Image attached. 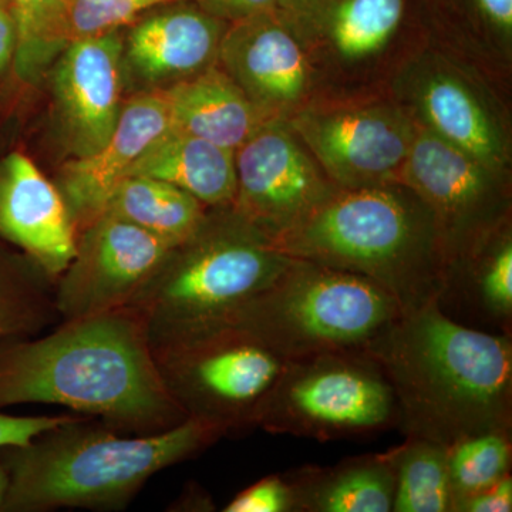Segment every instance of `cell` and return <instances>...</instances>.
<instances>
[{
	"mask_svg": "<svg viewBox=\"0 0 512 512\" xmlns=\"http://www.w3.org/2000/svg\"><path fill=\"white\" fill-rule=\"evenodd\" d=\"M389 93L416 126L491 170L512 175V104L466 67L427 46Z\"/></svg>",
	"mask_w": 512,
	"mask_h": 512,
	"instance_id": "cell-11",
	"label": "cell"
},
{
	"mask_svg": "<svg viewBox=\"0 0 512 512\" xmlns=\"http://www.w3.org/2000/svg\"><path fill=\"white\" fill-rule=\"evenodd\" d=\"M512 511V477L511 474L501 478L473 497L467 498L456 507V512H511Z\"/></svg>",
	"mask_w": 512,
	"mask_h": 512,
	"instance_id": "cell-34",
	"label": "cell"
},
{
	"mask_svg": "<svg viewBox=\"0 0 512 512\" xmlns=\"http://www.w3.org/2000/svg\"><path fill=\"white\" fill-rule=\"evenodd\" d=\"M79 417H15L0 413V450L28 446L36 437Z\"/></svg>",
	"mask_w": 512,
	"mask_h": 512,
	"instance_id": "cell-32",
	"label": "cell"
},
{
	"mask_svg": "<svg viewBox=\"0 0 512 512\" xmlns=\"http://www.w3.org/2000/svg\"><path fill=\"white\" fill-rule=\"evenodd\" d=\"M124 37V70L144 90L167 89L217 63L228 23L195 0L160 6L141 16Z\"/></svg>",
	"mask_w": 512,
	"mask_h": 512,
	"instance_id": "cell-17",
	"label": "cell"
},
{
	"mask_svg": "<svg viewBox=\"0 0 512 512\" xmlns=\"http://www.w3.org/2000/svg\"><path fill=\"white\" fill-rule=\"evenodd\" d=\"M392 384L365 350L295 357L266 403L259 429L329 441L399 427Z\"/></svg>",
	"mask_w": 512,
	"mask_h": 512,
	"instance_id": "cell-9",
	"label": "cell"
},
{
	"mask_svg": "<svg viewBox=\"0 0 512 512\" xmlns=\"http://www.w3.org/2000/svg\"><path fill=\"white\" fill-rule=\"evenodd\" d=\"M225 512H295L293 491L286 476H269L235 495Z\"/></svg>",
	"mask_w": 512,
	"mask_h": 512,
	"instance_id": "cell-31",
	"label": "cell"
},
{
	"mask_svg": "<svg viewBox=\"0 0 512 512\" xmlns=\"http://www.w3.org/2000/svg\"><path fill=\"white\" fill-rule=\"evenodd\" d=\"M387 454L394 473L393 512H454L447 446L406 437Z\"/></svg>",
	"mask_w": 512,
	"mask_h": 512,
	"instance_id": "cell-26",
	"label": "cell"
},
{
	"mask_svg": "<svg viewBox=\"0 0 512 512\" xmlns=\"http://www.w3.org/2000/svg\"><path fill=\"white\" fill-rule=\"evenodd\" d=\"M276 245L291 258L375 282L403 312L439 295V231L429 208L403 183L338 188Z\"/></svg>",
	"mask_w": 512,
	"mask_h": 512,
	"instance_id": "cell-3",
	"label": "cell"
},
{
	"mask_svg": "<svg viewBox=\"0 0 512 512\" xmlns=\"http://www.w3.org/2000/svg\"><path fill=\"white\" fill-rule=\"evenodd\" d=\"M279 10L308 56L315 100L389 93L429 46L416 0H285Z\"/></svg>",
	"mask_w": 512,
	"mask_h": 512,
	"instance_id": "cell-6",
	"label": "cell"
},
{
	"mask_svg": "<svg viewBox=\"0 0 512 512\" xmlns=\"http://www.w3.org/2000/svg\"><path fill=\"white\" fill-rule=\"evenodd\" d=\"M171 130L163 89L143 90L126 101L109 140L96 153L72 158L60 170L62 192L77 231L103 211L131 168Z\"/></svg>",
	"mask_w": 512,
	"mask_h": 512,
	"instance_id": "cell-18",
	"label": "cell"
},
{
	"mask_svg": "<svg viewBox=\"0 0 512 512\" xmlns=\"http://www.w3.org/2000/svg\"><path fill=\"white\" fill-rule=\"evenodd\" d=\"M53 309L56 311L55 299L49 301L45 288L0 266V340L36 332Z\"/></svg>",
	"mask_w": 512,
	"mask_h": 512,
	"instance_id": "cell-30",
	"label": "cell"
},
{
	"mask_svg": "<svg viewBox=\"0 0 512 512\" xmlns=\"http://www.w3.org/2000/svg\"><path fill=\"white\" fill-rule=\"evenodd\" d=\"M151 350L165 387L185 416L214 427L222 437L258 427L288 363L232 323Z\"/></svg>",
	"mask_w": 512,
	"mask_h": 512,
	"instance_id": "cell-8",
	"label": "cell"
},
{
	"mask_svg": "<svg viewBox=\"0 0 512 512\" xmlns=\"http://www.w3.org/2000/svg\"><path fill=\"white\" fill-rule=\"evenodd\" d=\"M286 478L295 512H392L394 473L387 451L332 467L299 468Z\"/></svg>",
	"mask_w": 512,
	"mask_h": 512,
	"instance_id": "cell-23",
	"label": "cell"
},
{
	"mask_svg": "<svg viewBox=\"0 0 512 512\" xmlns=\"http://www.w3.org/2000/svg\"><path fill=\"white\" fill-rule=\"evenodd\" d=\"M28 403L69 407L138 434L188 419L128 308L66 320L46 338L0 340V409Z\"/></svg>",
	"mask_w": 512,
	"mask_h": 512,
	"instance_id": "cell-1",
	"label": "cell"
},
{
	"mask_svg": "<svg viewBox=\"0 0 512 512\" xmlns=\"http://www.w3.org/2000/svg\"><path fill=\"white\" fill-rule=\"evenodd\" d=\"M171 249L133 222L101 212L77 234L76 254L59 276L56 312L73 320L126 308Z\"/></svg>",
	"mask_w": 512,
	"mask_h": 512,
	"instance_id": "cell-14",
	"label": "cell"
},
{
	"mask_svg": "<svg viewBox=\"0 0 512 512\" xmlns=\"http://www.w3.org/2000/svg\"><path fill=\"white\" fill-rule=\"evenodd\" d=\"M64 0H13L16 25L15 70L20 79L33 83L63 52Z\"/></svg>",
	"mask_w": 512,
	"mask_h": 512,
	"instance_id": "cell-28",
	"label": "cell"
},
{
	"mask_svg": "<svg viewBox=\"0 0 512 512\" xmlns=\"http://www.w3.org/2000/svg\"><path fill=\"white\" fill-rule=\"evenodd\" d=\"M285 121L339 188L400 183L417 128L390 93L313 100Z\"/></svg>",
	"mask_w": 512,
	"mask_h": 512,
	"instance_id": "cell-10",
	"label": "cell"
},
{
	"mask_svg": "<svg viewBox=\"0 0 512 512\" xmlns=\"http://www.w3.org/2000/svg\"><path fill=\"white\" fill-rule=\"evenodd\" d=\"M363 350L392 384L404 436L448 447L512 431V336L468 328L430 301L403 312Z\"/></svg>",
	"mask_w": 512,
	"mask_h": 512,
	"instance_id": "cell-2",
	"label": "cell"
},
{
	"mask_svg": "<svg viewBox=\"0 0 512 512\" xmlns=\"http://www.w3.org/2000/svg\"><path fill=\"white\" fill-rule=\"evenodd\" d=\"M218 66L269 120H288L316 99L308 56L281 10L229 23Z\"/></svg>",
	"mask_w": 512,
	"mask_h": 512,
	"instance_id": "cell-15",
	"label": "cell"
},
{
	"mask_svg": "<svg viewBox=\"0 0 512 512\" xmlns=\"http://www.w3.org/2000/svg\"><path fill=\"white\" fill-rule=\"evenodd\" d=\"M431 49L512 104V0H416Z\"/></svg>",
	"mask_w": 512,
	"mask_h": 512,
	"instance_id": "cell-20",
	"label": "cell"
},
{
	"mask_svg": "<svg viewBox=\"0 0 512 512\" xmlns=\"http://www.w3.org/2000/svg\"><path fill=\"white\" fill-rule=\"evenodd\" d=\"M16 25L13 15L0 6V73L15 59Z\"/></svg>",
	"mask_w": 512,
	"mask_h": 512,
	"instance_id": "cell-35",
	"label": "cell"
},
{
	"mask_svg": "<svg viewBox=\"0 0 512 512\" xmlns=\"http://www.w3.org/2000/svg\"><path fill=\"white\" fill-rule=\"evenodd\" d=\"M403 311L363 276L292 258L232 320L286 359L363 350Z\"/></svg>",
	"mask_w": 512,
	"mask_h": 512,
	"instance_id": "cell-7",
	"label": "cell"
},
{
	"mask_svg": "<svg viewBox=\"0 0 512 512\" xmlns=\"http://www.w3.org/2000/svg\"><path fill=\"white\" fill-rule=\"evenodd\" d=\"M235 211L278 241L339 187L285 120H268L235 150Z\"/></svg>",
	"mask_w": 512,
	"mask_h": 512,
	"instance_id": "cell-13",
	"label": "cell"
},
{
	"mask_svg": "<svg viewBox=\"0 0 512 512\" xmlns=\"http://www.w3.org/2000/svg\"><path fill=\"white\" fill-rule=\"evenodd\" d=\"M0 237L47 276H60L76 254L77 227L62 192L18 151L0 163Z\"/></svg>",
	"mask_w": 512,
	"mask_h": 512,
	"instance_id": "cell-19",
	"label": "cell"
},
{
	"mask_svg": "<svg viewBox=\"0 0 512 512\" xmlns=\"http://www.w3.org/2000/svg\"><path fill=\"white\" fill-rule=\"evenodd\" d=\"M205 12L229 23L279 9L285 0H195Z\"/></svg>",
	"mask_w": 512,
	"mask_h": 512,
	"instance_id": "cell-33",
	"label": "cell"
},
{
	"mask_svg": "<svg viewBox=\"0 0 512 512\" xmlns=\"http://www.w3.org/2000/svg\"><path fill=\"white\" fill-rule=\"evenodd\" d=\"M207 211L201 201L173 184L134 175L117 185L101 212L133 222L174 248L194 234Z\"/></svg>",
	"mask_w": 512,
	"mask_h": 512,
	"instance_id": "cell-25",
	"label": "cell"
},
{
	"mask_svg": "<svg viewBox=\"0 0 512 512\" xmlns=\"http://www.w3.org/2000/svg\"><path fill=\"white\" fill-rule=\"evenodd\" d=\"M163 90L171 130L228 150H237L269 120L217 63Z\"/></svg>",
	"mask_w": 512,
	"mask_h": 512,
	"instance_id": "cell-22",
	"label": "cell"
},
{
	"mask_svg": "<svg viewBox=\"0 0 512 512\" xmlns=\"http://www.w3.org/2000/svg\"><path fill=\"white\" fill-rule=\"evenodd\" d=\"M291 259L232 205L208 208L126 308L141 319L154 348L228 325Z\"/></svg>",
	"mask_w": 512,
	"mask_h": 512,
	"instance_id": "cell-5",
	"label": "cell"
},
{
	"mask_svg": "<svg viewBox=\"0 0 512 512\" xmlns=\"http://www.w3.org/2000/svg\"><path fill=\"white\" fill-rule=\"evenodd\" d=\"M436 301L461 325L512 336V220L444 266Z\"/></svg>",
	"mask_w": 512,
	"mask_h": 512,
	"instance_id": "cell-21",
	"label": "cell"
},
{
	"mask_svg": "<svg viewBox=\"0 0 512 512\" xmlns=\"http://www.w3.org/2000/svg\"><path fill=\"white\" fill-rule=\"evenodd\" d=\"M220 439V431L195 419L138 437L76 419L28 446L3 448L9 485L2 511L124 507L151 477Z\"/></svg>",
	"mask_w": 512,
	"mask_h": 512,
	"instance_id": "cell-4",
	"label": "cell"
},
{
	"mask_svg": "<svg viewBox=\"0 0 512 512\" xmlns=\"http://www.w3.org/2000/svg\"><path fill=\"white\" fill-rule=\"evenodd\" d=\"M181 0H64L62 35L66 46L74 40L116 32L133 25L150 10Z\"/></svg>",
	"mask_w": 512,
	"mask_h": 512,
	"instance_id": "cell-29",
	"label": "cell"
},
{
	"mask_svg": "<svg viewBox=\"0 0 512 512\" xmlns=\"http://www.w3.org/2000/svg\"><path fill=\"white\" fill-rule=\"evenodd\" d=\"M512 431L474 434L448 446V474L458 504L508 476L512 461Z\"/></svg>",
	"mask_w": 512,
	"mask_h": 512,
	"instance_id": "cell-27",
	"label": "cell"
},
{
	"mask_svg": "<svg viewBox=\"0 0 512 512\" xmlns=\"http://www.w3.org/2000/svg\"><path fill=\"white\" fill-rule=\"evenodd\" d=\"M9 477L5 467L0 466V511L5 504L6 493H8Z\"/></svg>",
	"mask_w": 512,
	"mask_h": 512,
	"instance_id": "cell-36",
	"label": "cell"
},
{
	"mask_svg": "<svg viewBox=\"0 0 512 512\" xmlns=\"http://www.w3.org/2000/svg\"><path fill=\"white\" fill-rule=\"evenodd\" d=\"M124 37L120 30L69 43L53 73L57 120L72 158L106 144L123 110Z\"/></svg>",
	"mask_w": 512,
	"mask_h": 512,
	"instance_id": "cell-16",
	"label": "cell"
},
{
	"mask_svg": "<svg viewBox=\"0 0 512 512\" xmlns=\"http://www.w3.org/2000/svg\"><path fill=\"white\" fill-rule=\"evenodd\" d=\"M400 183L433 214L444 266L512 220V175L491 170L419 126Z\"/></svg>",
	"mask_w": 512,
	"mask_h": 512,
	"instance_id": "cell-12",
	"label": "cell"
},
{
	"mask_svg": "<svg viewBox=\"0 0 512 512\" xmlns=\"http://www.w3.org/2000/svg\"><path fill=\"white\" fill-rule=\"evenodd\" d=\"M134 175L173 184L208 208L231 207L237 195L235 151L180 131L158 140L131 168Z\"/></svg>",
	"mask_w": 512,
	"mask_h": 512,
	"instance_id": "cell-24",
	"label": "cell"
}]
</instances>
